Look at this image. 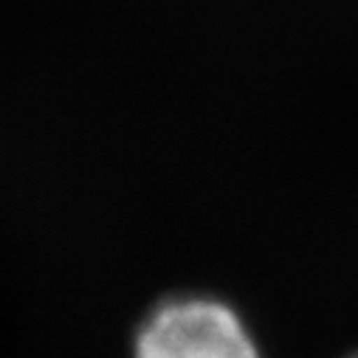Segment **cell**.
<instances>
[{
  "label": "cell",
  "instance_id": "cell-1",
  "mask_svg": "<svg viewBox=\"0 0 358 358\" xmlns=\"http://www.w3.org/2000/svg\"><path fill=\"white\" fill-rule=\"evenodd\" d=\"M136 358H259L245 322L217 299H175L136 336Z\"/></svg>",
  "mask_w": 358,
  "mask_h": 358
}]
</instances>
